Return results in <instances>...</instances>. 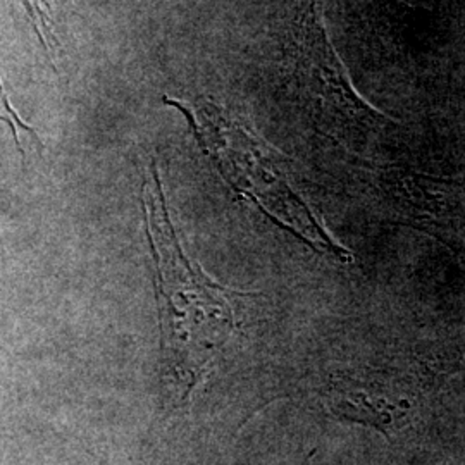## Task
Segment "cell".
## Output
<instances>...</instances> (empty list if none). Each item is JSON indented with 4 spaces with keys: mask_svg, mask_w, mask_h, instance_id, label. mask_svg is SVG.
Returning <instances> with one entry per match:
<instances>
[{
    "mask_svg": "<svg viewBox=\"0 0 465 465\" xmlns=\"http://www.w3.org/2000/svg\"><path fill=\"white\" fill-rule=\"evenodd\" d=\"M293 78L307 99L345 117H378L353 90L326 34L322 0H303L297 19Z\"/></svg>",
    "mask_w": 465,
    "mask_h": 465,
    "instance_id": "cell-2",
    "label": "cell"
},
{
    "mask_svg": "<svg viewBox=\"0 0 465 465\" xmlns=\"http://www.w3.org/2000/svg\"><path fill=\"white\" fill-rule=\"evenodd\" d=\"M145 214L159 272V309L169 386L186 400L236 331V293L213 282L188 261L167 216L166 200L153 171L145 184Z\"/></svg>",
    "mask_w": 465,
    "mask_h": 465,
    "instance_id": "cell-1",
    "label": "cell"
},
{
    "mask_svg": "<svg viewBox=\"0 0 465 465\" xmlns=\"http://www.w3.org/2000/svg\"><path fill=\"white\" fill-rule=\"evenodd\" d=\"M25 9L28 11L35 32L42 38V45L50 50L52 34H50V23H52V0H21Z\"/></svg>",
    "mask_w": 465,
    "mask_h": 465,
    "instance_id": "cell-3",
    "label": "cell"
},
{
    "mask_svg": "<svg viewBox=\"0 0 465 465\" xmlns=\"http://www.w3.org/2000/svg\"><path fill=\"white\" fill-rule=\"evenodd\" d=\"M0 121L9 124L11 132L15 134V140H16V145L19 147V136H17V130H25L28 134H32L34 138H36V132L30 124L23 123L21 117L17 116L16 111L13 109L11 102L7 99V94L4 90V84H2V78H0Z\"/></svg>",
    "mask_w": 465,
    "mask_h": 465,
    "instance_id": "cell-4",
    "label": "cell"
}]
</instances>
